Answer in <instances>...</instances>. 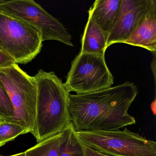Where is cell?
Listing matches in <instances>:
<instances>
[{
	"instance_id": "obj_1",
	"label": "cell",
	"mask_w": 156,
	"mask_h": 156,
	"mask_svg": "<svg viewBox=\"0 0 156 156\" xmlns=\"http://www.w3.org/2000/svg\"><path fill=\"white\" fill-rule=\"evenodd\" d=\"M138 93L129 82L97 92L69 95L70 120L76 131H114L134 125L128 113Z\"/></svg>"
},
{
	"instance_id": "obj_2",
	"label": "cell",
	"mask_w": 156,
	"mask_h": 156,
	"mask_svg": "<svg viewBox=\"0 0 156 156\" xmlns=\"http://www.w3.org/2000/svg\"><path fill=\"white\" fill-rule=\"evenodd\" d=\"M37 88L35 132L37 142L61 133L71 123L69 95L55 72L41 69L34 76Z\"/></svg>"
},
{
	"instance_id": "obj_3",
	"label": "cell",
	"mask_w": 156,
	"mask_h": 156,
	"mask_svg": "<svg viewBox=\"0 0 156 156\" xmlns=\"http://www.w3.org/2000/svg\"><path fill=\"white\" fill-rule=\"evenodd\" d=\"M0 82L13 106L15 122L34 135L37 98L34 76L14 63L0 67Z\"/></svg>"
},
{
	"instance_id": "obj_4",
	"label": "cell",
	"mask_w": 156,
	"mask_h": 156,
	"mask_svg": "<svg viewBox=\"0 0 156 156\" xmlns=\"http://www.w3.org/2000/svg\"><path fill=\"white\" fill-rule=\"evenodd\" d=\"M80 142L108 156H156V143L126 128L114 131H76Z\"/></svg>"
},
{
	"instance_id": "obj_5",
	"label": "cell",
	"mask_w": 156,
	"mask_h": 156,
	"mask_svg": "<svg viewBox=\"0 0 156 156\" xmlns=\"http://www.w3.org/2000/svg\"><path fill=\"white\" fill-rule=\"evenodd\" d=\"M43 42L37 29L0 12V50L15 63L31 62L41 51Z\"/></svg>"
},
{
	"instance_id": "obj_6",
	"label": "cell",
	"mask_w": 156,
	"mask_h": 156,
	"mask_svg": "<svg viewBox=\"0 0 156 156\" xmlns=\"http://www.w3.org/2000/svg\"><path fill=\"white\" fill-rule=\"evenodd\" d=\"M114 82L105 55L79 52L72 62L64 85L70 93L84 94L112 87Z\"/></svg>"
},
{
	"instance_id": "obj_7",
	"label": "cell",
	"mask_w": 156,
	"mask_h": 156,
	"mask_svg": "<svg viewBox=\"0 0 156 156\" xmlns=\"http://www.w3.org/2000/svg\"><path fill=\"white\" fill-rule=\"evenodd\" d=\"M0 12L37 29L41 34L43 41H55L73 46L67 29L34 1L0 0Z\"/></svg>"
},
{
	"instance_id": "obj_8",
	"label": "cell",
	"mask_w": 156,
	"mask_h": 156,
	"mask_svg": "<svg viewBox=\"0 0 156 156\" xmlns=\"http://www.w3.org/2000/svg\"><path fill=\"white\" fill-rule=\"evenodd\" d=\"M148 0H121L117 18L107 43V48L115 43H123L135 30L145 13Z\"/></svg>"
},
{
	"instance_id": "obj_9",
	"label": "cell",
	"mask_w": 156,
	"mask_h": 156,
	"mask_svg": "<svg viewBox=\"0 0 156 156\" xmlns=\"http://www.w3.org/2000/svg\"><path fill=\"white\" fill-rule=\"evenodd\" d=\"M123 43L144 48L156 56V0H148L147 12L129 38Z\"/></svg>"
},
{
	"instance_id": "obj_10",
	"label": "cell",
	"mask_w": 156,
	"mask_h": 156,
	"mask_svg": "<svg viewBox=\"0 0 156 156\" xmlns=\"http://www.w3.org/2000/svg\"><path fill=\"white\" fill-rule=\"evenodd\" d=\"M121 0H96L88 10L96 23L108 38L117 18Z\"/></svg>"
},
{
	"instance_id": "obj_11",
	"label": "cell",
	"mask_w": 156,
	"mask_h": 156,
	"mask_svg": "<svg viewBox=\"0 0 156 156\" xmlns=\"http://www.w3.org/2000/svg\"><path fill=\"white\" fill-rule=\"evenodd\" d=\"M108 38L90 14L81 39V53L105 55Z\"/></svg>"
},
{
	"instance_id": "obj_12",
	"label": "cell",
	"mask_w": 156,
	"mask_h": 156,
	"mask_svg": "<svg viewBox=\"0 0 156 156\" xmlns=\"http://www.w3.org/2000/svg\"><path fill=\"white\" fill-rule=\"evenodd\" d=\"M62 132L59 156H85L84 146L77 138L72 122Z\"/></svg>"
},
{
	"instance_id": "obj_13",
	"label": "cell",
	"mask_w": 156,
	"mask_h": 156,
	"mask_svg": "<svg viewBox=\"0 0 156 156\" xmlns=\"http://www.w3.org/2000/svg\"><path fill=\"white\" fill-rule=\"evenodd\" d=\"M62 131L44 140L25 151V156H59Z\"/></svg>"
},
{
	"instance_id": "obj_14",
	"label": "cell",
	"mask_w": 156,
	"mask_h": 156,
	"mask_svg": "<svg viewBox=\"0 0 156 156\" xmlns=\"http://www.w3.org/2000/svg\"><path fill=\"white\" fill-rule=\"evenodd\" d=\"M28 133L24 127L17 123L1 120L0 147L4 146L7 142L14 140L18 136Z\"/></svg>"
},
{
	"instance_id": "obj_15",
	"label": "cell",
	"mask_w": 156,
	"mask_h": 156,
	"mask_svg": "<svg viewBox=\"0 0 156 156\" xmlns=\"http://www.w3.org/2000/svg\"><path fill=\"white\" fill-rule=\"evenodd\" d=\"M0 119L15 123L14 108L9 97L0 82Z\"/></svg>"
},
{
	"instance_id": "obj_16",
	"label": "cell",
	"mask_w": 156,
	"mask_h": 156,
	"mask_svg": "<svg viewBox=\"0 0 156 156\" xmlns=\"http://www.w3.org/2000/svg\"><path fill=\"white\" fill-rule=\"evenodd\" d=\"M15 63L10 56L0 50V67L7 66Z\"/></svg>"
},
{
	"instance_id": "obj_17",
	"label": "cell",
	"mask_w": 156,
	"mask_h": 156,
	"mask_svg": "<svg viewBox=\"0 0 156 156\" xmlns=\"http://www.w3.org/2000/svg\"><path fill=\"white\" fill-rule=\"evenodd\" d=\"M84 151L85 156H108L84 146Z\"/></svg>"
},
{
	"instance_id": "obj_18",
	"label": "cell",
	"mask_w": 156,
	"mask_h": 156,
	"mask_svg": "<svg viewBox=\"0 0 156 156\" xmlns=\"http://www.w3.org/2000/svg\"><path fill=\"white\" fill-rule=\"evenodd\" d=\"M25 156V151H24V152H21V153H18V154H14V155H11V156Z\"/></svg>"
},
{
	"instance_id": "obj_19",
	"label": "cell",
	"mask_w": 156,
	"mask_h": 156,
	"mask_svg": "<svg viewBox=\"0 0 156 156\" xmlns=\"http://www.w3.org/2000/svg\"><path fill=\"white\" fill-rule=\"evenodd\" d=\"M1 120H1V119H0V121H1Z\"/></svg>"
}]
</instances>
